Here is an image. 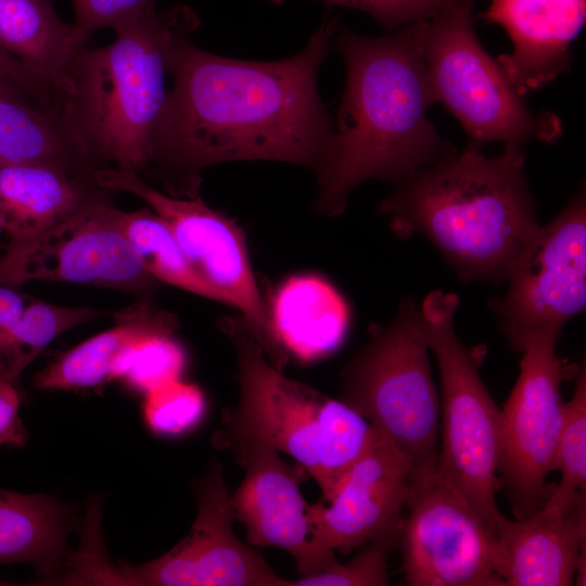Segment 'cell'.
Listing matches in <instances>:
<instances>
[{
	"mask_svg": "<svg viewBox=\"0 0 586 586\" xmlns=\"http://www.w3.org/2000/svg\"><path fill=\"white\" fill-rule=\"evenodd\" d=\"M276 343L273 366L290 359L309 364L343 343L351 320L348 304L340 292L317 275H298L277 290L269 308Z\"/></svg>",
	"mask_w": 586,
	"mask_h": 586,
	"instance_id": "ffe728a7",
	"label": "cell"
},
{
	"mask_svg": "<svg viewBox=\"0 0 586 586\" xmlns=\"http://www.w3.org/2000/svg\"><path fill=\"white\" fill-rule=\"evenodd\" d=\"M400 520L404 584L505 586L495 533L438 472L415 469Z\"/></svg>",
	"mask_w": 586,
	"mask_h": 586,
	"instance_id": "9c48e42d",
	"label": "cell"
},
{
	"mask_svg": "<svg viewBox=\"0 0 586 586\" xmlns=\"http://www.w3.org/2000/svg\"><path fill=\"white\" fill-rule=\"evenodd\" d=\"M382 434L354 408L328 397L322 410L318 471L314 479L328 501L337 483Z\"/></svg>",
	"mask_w": 586,
	"mask_h": 586,
	"instance_id": "4316f807",
	"label": "cell"
},
{
	"mask_svg": "<svg viewBox=\"0 0 586 586\" xmlns=\"http://www.w3.org/2000/svg\"><path fill=\"white\" fill-rule=\"evenodd\" d=\"M506 293L489 301L512 349L535 335L560 332L586 306V196L579 189L539 229L507 281Z\"/></svg>",
	"mask_w": 586,
	"mask_h": 586,
	"instance_id": "7c38bea8",
	"label": "cell"
},
{
	"mask_svg": "<svg viewBox=\"0 0 586 586\" xmlns=\"http://www.w3.org/2000/svg\"><path fill=\"white\" fill-rule=\"evenodd\" d=\"M200 24L190 5L153 2L115 28L111 43L80 52L61 111L87 165L145 174L174 54Z\"/></svg>",
	"mask_w": 586,
	"mask_h": 586,
	"instance_id": "277c9868",
	"label": "cell"
},
{
	"mask_svg": "<svg viewBox=\"0 0 586 586\" xmlns=\"http://www.w3.org/2000/svg\"><path fill=\"white\" fill-rule=\"evenodd\" d=\"M0 229H1V225H0Z\"/></svg>",
	"mask_w": 586,
	"mask_h": 586,
	"instance_id": "74e56055",
	"label": "cell"
},
{
	"mask_svg": "<svg viewBox=\"0 0 586 586\" xmlns=\"http://www.w3.org/2000/svg\"><path fill=\"white\" fill-rule=\"evenodd\" d=\"M0 76L10 80L42 105L55 101V93L39 80L24 64L0 49Z\"/></svg>",
	"mask_w": 586,
	"mask_h": 586,
	"instance_id": "e575fe53",
	"label": "cell"
},
{
	"mask_svg": "<svg viewBox=\"0 0 586 586\" xmlns=\"http://www.w3.org/2000/svg\"><path fill=\"white\" fill-rule=\"evenodd\" d=\"M93 180L109 191H124L144 201L166 224L198 273L220 303L239 309L271 364L277 349L269 308L252 270L243 230L199 196L177 198L153 188L139 174L113 167L91 168Z\"/></svg>",
	"mask_w": 586,
	"mask_h": 586,
	"instance_id": "30bf717a",
	"label": "cell"
},
{
	"mask_svg": "<svg viewBox=\"0 0 586 586\" xmlns=\"http://www.w3.org/2000/svg\"><path fill=\"white\" fill-rule=\"evenodd\" d=\"M282 4L286 0H266ZM330 5L356 9L369 14L385 30L394 31L405 25L426 21L450 8L459 0H322Z\"/></svg>",
	"mask_w": 586,
	"mask_h": 586,
	"instance_id": "1f68e13d",
	"label": "cell"
},
{
	"mask_svg": "<svg viewBox=\"0 0 586 586\" xmlns=\"http://www.w3.org/2000/svg\"><path fill=\"white\" fill-rule=\"evenodd\" d=\"M474 0H459L426 20L422 55L436 102L460 123L471 143L555 142L562 133L560 118L531 111L475 35Z\"/></svg>",
	"mask_w": 586,
	"mask_h": 586,
	"instance_id": "52a82bcc",
	"label": "cell"
},
{
	"mask_svg": "<svg viewBox=\"0 0 586 586\" xmlns=\"http://www.w3.org/2000/svg\"><path fill=\"white\" fill-rule=\"evenodd\" d=\"M455 293L430 292L420 303L424 337L441 378L442 445L437 470L495 533L505 515L497 508L500 409L484 385L480 368L486 349L467 346L454 320Z\"/></svg>",
	"mask_w": 586,
	"mask_h": 586,
	"instance_id": "5b68a950",
	"label": "cell"
},
{
	"mask_svg": "<svg viewBox=\"0 0 586 586\" xmlns=\"http://www.w3.org/2000/svg\"><path fill=\"white\" fill-rule=\"evenodd\" d=\"M87 40L65 23L51 0H0V49L24 64L63 102Z\"/></svg>",
	"mask_w": 586,
	"mask_h": 586,
	"instance_id": "44dd1931",
	"label": "cell"
},
{
	"mask_svg": "<svg viewBox=\"0 0 586 586\" xmlns=\"http://www.w3.org/2000/svg\"><path fill=\"white\" fill-rule=\"evenodd\" d=\"M560 332L533 336L520 352V371L500 409L498 484L515 519L537 511L552 488L546 477L553 458L564 416L561 382L573 373L556 353Z\"/></svg>",
	"mask_w": 586,
	"mask_h": 586,
	"instance_id": "8fae6325",
	"label": "cell"
},
{
	"mask_svg": "<svg viewBox=\"0 0 586 586\" xmlns=\"http://www.w3.org/2000/svg\"><path fill=\"white\" fill-rule=\"evenodd\" d=\"M415 467L383 435L355 462L324 505H307L314 538L341 553L399 527Z\"/></svg>",
	"mask_w": 586,
	"mask_h": 586,
	"instance_id": "9a60e30c",
	"label": "cell"
},
{
	"mask_svg": "<svg viewBox=\"0 0 586 586\" xmlns=\"http://www.w3.org/2000/svg\"><path fill=\"white\" fill-rule=\"evenodd\" d=\"M186 355L173 332L157 333L130 345L114 361L110 380L122 379L143 393L179 379Z\"/></svg>",
	"mask_w": 586,
	"mask_h": 586,
	"instance_id": "f1b7e54d",
	"label": "cell"
},
{
	"mask_svg": "<svg viewBox=\"0 0 586 586\" xmlns=\"http://www.w3.org/2000/svg\"><path fill=\"white\" fill-rule=\"evenodd\" d=\"M522 145L494 157L471 143L402 182L380 204L402 239L421 234L463 283L506 282L540 224Z\"/></svg>",
	"mask_w": 586,
	"mask_h": 586,
	"instance_id": "3957f363",
	"label": "cell"
},
{
	"mask_svg": "<svg viewBox=\"0 0 586 586\" xmlns=\"http://www.w3.org/2000/svg\"><path fill=\"white\" fill-rule=\"evenodd\" d=\"M27 304L18 292L0 284V331L18 318Z\"/></svg>",
	"mask_w": 586,
	"mask_h": 586,
	"instance_id": "d590c367",
	"label": "cell"
},
{
	"mask_svg": "<svg viewBox=\"0 0 586 586\" xmlns=\"http://www.w3.org/2000/svg\"><path fill=\"white\" fill-rule=\"evenodd\" d=\"M480 18L509 35L512 51L497 62L524 95L570 71V48L585 24L586 0H491Z\"/></svg>",
	"mask_w": 586,
	"mask_h": 586,
	"instance_id": "e0dca14e",
	"label": "cell"
},
{
	"mask_svg": "<svg viewBox=\"0 0 586 586\" xmlns=\"http://www.w3.org/2000/svg\"><path fill=\"white\" fill-rule=\"evenodd\" d=\"M585 497L560 511L543 505L524 519L504 518L496 537L505 586H568L586 538Z\"/></svg>",
	"mask_w": 586,
	"mask_h": 586,
	"instance_id": "ac0fdd59",
	"label": "cell"
},
{
	"mask_svg": "<svg viewBox=\"0 0 586 586\" xmlns=\"http://www.w3.org/2000/svg\"><path fill=\"white\" fill-rule=\"evenodd\" d=\"M220 327L235 348L240 400L215 442L229 448L258 444L283 451L315 479L328 396L276 368L243 317L224 318Z\"/></svg>",
	"mask_w": 586,
	"mask_h": 586,
	"instance_id": "4fadbf2b",
	"label": "cell"
},
{
	"mask_svg": "<svg viewBox=\"0 0 586 586\" xmlns=\"http://www.w3.org/2000/svg\"><path fill=\"white\" fill-rule=\"evenodd\" d=\"M420 304L403 301L386 324H371L368 342L341 371V400L358 411L412 462L437 466L440 396L432 379Z\"/></svg>",
	"mask_w": 586,
	"mask_h": 586,
	"instance_id": "8992f818",
	"label": "cell"
},
{
	"mask_svg": "<svg viewBox=\"0 0 586 586\" xmlns=\"http://www.w3.org/2000/svg\"><path fill=\"white\" fill-rule=\"evenodd\" d=\"M575 387L564 402V416L558 438L553 470L561 473L560 483L551 489L545 506L564 511L585 497L586 489V371L585 365L574 371Z\"/></svg>",
	"mask_w": 586,
	"mask_h": 586,
	"instance_id": "83f0119b",
	"label": "cell"
},
{
	"mask_svg": "<svg viewBox=\"0 0 586 586\" xmlns=\"http://www.w3.org/2000/svg\"><path fill=\"white\" fill-rule=\"evenodd\" d=\"M104 315L91 307L28 303L16 320L0 331V380L15 383L59 335Z\"/></svg>",
	"mask_w": 586,
	"mask_h": 586,
	"instance_id": "d4e9b609",
	"label": "cell"
},
{
	"mask_svg": "<svg viewBox=\"0 0 586 586\" xmlns=\"http://www.w3.org/2000/svg\"><path fill=\"white\" fill-rule=\"evenodd\" d=\"M425 21L383 37L336 30L346 79L332 151L317 173L315 208L344 212L351 192L377 178L394 186L455 152L428 118L435 103L422 55Z\"/></svg>",
	"mask_w": 586,
	"mask_h": 586,
	"instance_id": "7a4b0ae2",
	"label": "cell"
},
{
	"mask_svg": "<svg viewBox=\"0 0 586 586\" xmlns=\"http://www.w3.org/2000/svg\"><path fill=\"white\" fill-rule=\"evenodd\" d=\"M119 221L140 264L155 280L220 302L215 290L190 264L166 224L151 208L120 211Z\"/></svg>",
	"mask_w": 586,
	"mask_h": 586,
	"instance_id": "484cf974",
	"label": "cell"
},
{
	"mask_svg": "<svg viewBox=\"0 0 586 586\" xmlns=\"http://www.w3.org/2000/svg\"><path fill=\"white\" fill-rule=\"evenodd\" d=\"M337 20L326 17L296 54L272 62L177 48L149 167L173 196H198L201 170L234 161H279L318 173L335 129L318 90Z\"/></svg>",
	"mask_w": 586,
	"mask_h": 586,
	"instance_id": "6da1fadb",
	"label": "cell"
},
{
	"mask_svg": "<svg viewBox=\"0 0 586 586\" xmlns=\"http://www.w3.org/2000/svg\"><path fill=\"white\" fill-rule=\"evenodd\" d=\"M34 162L87 165L60 107L0 99V166Z\"/></svg>",
	"mask_w": 586,
	"mask_h": 586,
	"instance_id": "cb8c5ba5",
	"label": "cell"
},
{
	"mask_svg": "<svg viewBox=\"0 0 586 586\" xmlns=\"http://www.w3.org/2000/svg\"><path fill=\"white\" fill-rule=\"evenodd\" d=\"M74 24L89 38L104 28L115 29L143 11L154 0H71Z\"/></svg>",
	"mask_w": 586,
	"mask_h": 586,
	"instance_id": "d6a6232c",
	"label": "cell"
},
{
	"mask_svg": "<svg viewBox=\"0 0 586 586\" xmlns=\"http://www.w3.org/2000/svg\"><path fill=\"white\" fill-rule=\"evenodd\" d=\"M231 449L245 469L231 501L234 519L245 527L246 543L288 551L302 575L322 572L337 562L334 551L314 538L294 468L264 445Z\"/></svg>",
	"mask_w": 586,
	"mask_h": 586,
	"instance_id": "2e32d148",
	"label": "cell"
},
{
	"mask_svg": "<svg viewBox=\"0 0 586 586\" xmlns=\"http://www.w3.org/2000/svg\"><path fill=\"white\" fill-rule=\"evenodd\" d=\"M104 190L34 242L0 256V284L65 281L144 291L155 279L140 264Z\"/></svg>",
	"mask_w": 586,
	"mask_h": 586,
	"instance_id": "5bb4252c",
	"label": "cell"
},
{
	"mask_svg": "<svg viewBox=\"0 0 586 586\" xmlns=\"http://www.w3.org/2000/svg\"><path fill=\"white\" fill-rule=\"evenodd\" d=\"M28 95L20 87L0 76V99H24Z\"/></svg>",
	"mask_w": 586,
	"mask_h": 586,
	"instance_id": "8d00e7d4",
	"label": "cell"
},
{
	"mask_svg": "<svg viewBox=\"0 0 586 586\" xmlns=\"http://www.w3.org/2000/svg\"><path fill=\"white\" fill-rule=\"evenodd\" d=\"M114 318V327L71 348L38 372L35 386L48 391L98 386L110 381L112 365L126 348L177 327L171 314L143 302L116 311Z\"/></svg>",
	"mask_w": 586,
	"mask_h": 586,
	"instance_id": "603a6c76",
	"label": "cell"
},
{
	"mask_svg": "<svg viewBox=\"0 0 586 586\" xmlns=\"http://www.w3.org/2000/svg\"><path fill=\"white\" fill-rule=\"evenodd\" d=\"M397 530L365 544L347 563L335 562L322 572L303 575L291 586H383L388 584L387 559L398 543Z\"/></svg>",
	"mask_w": 586,
	"mask_h": 586,
	"instance_id": "4dcf8cb0",
	"label": "cell"
},
{
	"mask_svg": "<svg viewBox=\"0 0 586 586\" xmlns=\"http://www.w3.org/2000/svg\"><path fill=\"white\" fill-rule=\"evenodd\" d=\"M71 508L43 494L0 488V564L27 563L42 576L69 563Z\"/></svg>",
	"mask_w": 586,
	"mask_h": 586,
	"instance_id": "7402d4cb",
	"label": "cell"
},
{
	"mask_svg": "<svg viewBox=\"0 0 586 586\" xmlns=\"http://www.w3.org/2000/svg\"><path fill=\"white\" fill-rule=\"evenodd\" d=\"M205 412L201 388L180 379L145 394L143 417L149 429L163 436H177L192 430Z\"/></svg>",
	"mask_w": 586,
	"mask_h": 586,
	"instance_id": "f546056e",
	"label": "cell"
},
{
	"mask_svg": "<svg viewBox=\"0 0 586 586\" xmlns=\"http://www.w3.org/2000/svg\"><path fill=\"white\" fill-rule=\"evenodd\" d=\"M21 394L14 382L0 380V445L23 446L27 432L20 417Z\"/></svg>",
	"mask_w": 586,
	"mask_h": 586,
	"instance_id": "836d02e7",
	"label": "cell"
},
{
	"mask_svg": "<svg viewBox=\"0 0 586 586\" xmlns=\"http://www.w3.org/2000/svg\"><path fill=\"white\" fill-rule=\"evenodd\" d=\"M106 189L90 166L34 162L0 166V225L7 250L23 247Z\"/></svg>",
	"mask_w": 586,
	"mask_h": 586,
	"instance_id": "d6986e66",
	"label": "cell"
},
{
	"mask_svg": "<svg viewBox=\"0 0 586 586\" xmlns=\"http://www.w3.org/2000/svg\"><path fill=\"white\" fill-rule=\"evenodd\" d=\"M193 488L198 514L190 534L164 556L144 563H109L81 553L72 581L80 584L143 586H291L233 533L231 494L214 461Z\"/></svg>",
	"mask_w": 586,
	"mask_h": 586,
	"instance_id": "ba28073f",
	"label": "cell"
}]
</instances>
